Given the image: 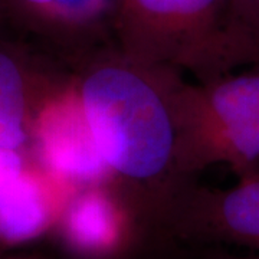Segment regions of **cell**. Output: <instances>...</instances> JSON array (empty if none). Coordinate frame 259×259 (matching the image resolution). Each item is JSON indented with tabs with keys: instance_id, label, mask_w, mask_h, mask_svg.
Instances as JSON below:
<instances>
[{
	"instance_id": "cell-1",
	"label": "cell",
	"mask_w": 259,
	"mask_h": 259,
	"mask_svg": "<svg viewBox=\"0 0 259 259\" xmlns=\"http://www.w3.org/2000/svg\"><path fill=\"white\" fill-rule=\"evenodd\" d=\"M140 64H104L83 79L79 104L108 171L154 183L175 167L182 122Z\"/></svg>"
},
{
	"instance_id": "cell-2",
	"label": "cell",
	"mask_w": 259,
	"mask_h": 259,
	"mask_svg": "<svg viewBox=\"0 0 259 259\" xmlns=\"http://www.w3.org/2000/svg\"><path fill=\"white\" fill-rule=\"evenodd\" d=\"M242 175L225 192L168 200L157 219L186 239L238 245L259 253V168Z\"/></svg>"
},
{
	"instance_id": "cell-3",
	"label": "cell",
	"mask_w": 259,
	"mask_h": 259,
	"mask_svg": "<svg viewBox=\"0 0 259 259\" xmlns=\"http://www.w3.org/2000/svg\"><path fill=\"white\" fill-rule=\"evenodd\" d=\"M212 130V154L242 173L259 163V69L225 76L202 104Z\"/></svg>"
},
{
	"instance_id": "cell-4",
	"label": "cell",
	"mask_w": 259,
	"mask_h": 259,
	"mask_svg": "<svg viewBox=\"0 0 259 259\" xmlns=\"http://www.w3.org/2000/svg\"><path fill=\"white\" fill-rule=\"evenodd\" d=\"M40 148L48 166L76 183L94 185L108 173L79 100L62 104L45 117Z\"/></svg>"
},
{
	"instance_id": "cell-5",
	"label": "cell",
	"mask_w": 259,
	"mask_h": 259,
	"mask_svg": "<svg viewBox=\"0 0 259 259\" xmlns=\"http://www.w3.org/2000/svg\"><path fill=\"white\" fill-rule=\"evenodd\" d=\"M62 226L71 246L93 258L115 253L128 238V223L120 206L98 189H88L72 199Z\"/></svg>"
},
{
	"instance_id": "cell-6",
	"label": "cell",
	"mask_w": 259,
	"mask_h": 259,
	"mask_svg": "<svg viewBox=\"0 0 259 259\" xmlns=\"http://www.w3.org/2000/svg\"><path fill=\"white\" fill-rule=\"evenodd\" d=\"M47 194L28 175L19 171L0 185V241L20 243L39 236L52 222Z\"/></svg>"
},
{
	"instance_id": "cell-7",
	"label": "cell",
	"mask_w": 259,
	"mask_h": 259,
	"mask_svg": "<svg viewBox=\"0 0 259 259\" xmlns=\"http://www.w3.org/2000/svg\"><path fill=\"white\" fill-rule=\"evenodd\" d=\"M222 0H125L124 9L128 26L153 30L160 40H177L189 29H196L219 9ZM158 40L157 48L160 47Z\"/></svg>"
},
{
	"instance_id": "cell-8",
	"label": "cell",
	"mask_w": 259,
	"mask_h": 259,
	"mask_svg": "<svg viewBox=\"0 0 259 259\" xmlns=\"http://www.w3.org/2000/svg\"><path fill=\"white\" fill-rule=\"evenodd\" d=\"M25 83L18 65L0 52V150L18 151L26 141Z\"/></svg>"
},
{
	"instance_id": "cell-9",
	"label": "cell",
	"mask_w": 259,
	"mask_h": 259,
	"mask_svg": "<svg viewBox=\"0 0 259 259\" xmlns=\"http://www.w3.org/2000/svg\"><path fill=\"white\" fill-rule=\"evenodd\" d=\"M231 44L236 62H259V0H233Z\"/></svg>"
},
{
	"instance_id": "cell-10",
	"label": "cell",
	"mask_w": 259,
	"mask_h": 259,
	"mask_svg": "<svg viewBox=\"0 0 259 259\" xmlns=\"http://www.w3.org/2000/svg\"><path fill=\"white\" fill-rule=\"evenodd\" d=\"M26 9L51 20L76 23L93 18L105 0H18Z\"/></svg>"
},
{
	"instance_id": "cell-11",
	"label": "cell",
	"mask_w": 259,
	"mask_h": 259,
	"mask_svg": "<svg viewBox=\"0 0 259 259\" xmlns=\"http://www.w3.org/2000/svg\"><path fill=\"white\" fill-rule=\"evenodd\" d=\"M22 170V160L19 157L18 151L0 150V185L8 177L13 176Z\"/></svg>"
},
{
	"instance_id": "cell-12",
	"label": "cell",
	"mask_w": 259,
	"mask_h": 259,
	"mask_svg": "<svg viewBox=\"0 0 259 259\" xmlns=\"http://www.w3.org/2000/svg\"><path fill=\"white\" fill-rule=\"evenodd\" d=\"M210 259H259V253L256 255H232V253H226V252H221V253H214L212 255Z\"/></svg>"
}]
</instances>
